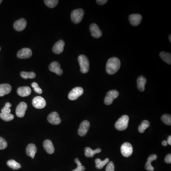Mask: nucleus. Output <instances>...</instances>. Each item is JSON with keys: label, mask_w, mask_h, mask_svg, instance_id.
<instances>
[{"label": "nucleus", "mask_w": 171, "mask_h": 171, "mask_svg": "<svg viewBox=\"0 0 171 171\" xmlns=\"http://www.w3.org/2000/svg\"><path fill=\"white\" fill-rule=\"evenodd\" d=\"M121 66L120 60L116 57L110 58L106 64V72L110 75H113L117 72Z\"/></svg>", "instance_id": "nucleus-1"}, {"label": "nucleus", "mask_w": 171, "mask_h": 171, "mask_svg": "<svg viewBox=\"0 0 171 171\" xmlns=\"http://www.w3.org/2000/svg\"><path fill=\"white\" fill-rule=\"evenodd\" d=\"M129 117L127 115H124L118 119L115 124V127L119 131H124L127 129L128 125Z\"/></svg>", "instance_id": "nucleus-2"}, {"label": "nucleus", "mask_w": 171, "mask_h": 171, "mask_svg": "<svg viewBox=\"0 0 171 171\" xmlns=\"http://www.w3.org/2000/svg\"><path fill=\"white\" fill-rule=\"evenodd\" d=\"M79 62L80 65V71L82 73H87L89 69V62L88 58L84 55H81L78 57Z\"/></svg>", "instance_id": "nucleus-3"}, {"label": "nucleus", "mask_w": 171, "mask_h": 171, "mask_svg": "<svg viewBox=\"0 0 171 171\" xmlns=\"http://www.w3.org/2000/svg\"><path fill=\"white\" fill-rule=\"evenodd\" d=\"M84 12L82 9H76L72 11L71 14L72 21L75 23H79L82 20Z\"/></svg>", "instance_id": "nucleus-4"}, {"label": "nucleus", "mask_w": 171, "mask_h": 171, "mask_svg": "<svg viewBox=\"0 0 171 171\" xmlns=\"http://www.w3.org/2000/svg\"><path fill=\"white\" fill-rule=\"evenodd\" d=\"M119 96V92L116 90H111L106 94L104 103L106 105H110L113 102L115 99H117Z\"/></svg>", "instance_id": "nucleus-5"}, {"label": "nucleus", "mask_w": 171, "mask_h": 171, "mask_svg": "<svg viewBox=\"0 0 171 171\" xmlns=\"http://www.w3.org/2000/svg\"><path fill=\"white\" fill-rule=\"evenodd\" d=\"M84 90L81 87L74 88L68 94V98L71 100H75L83 94Z\"/></svg>", "instance_id": "nucleus-6"}, {"label": "nucleus", "mask_w": 171, "mask_h": 171, "mask_svg": "<svg viewBox=\"0 0 171 171\" xmlns=\"http://www.w3.org/2000/svg\"><path fill=\"white\" fill-rule=\"evenodd\" d=\"M133 147L130 143L128 142L124 143L121 147V152L122 155L126 157L131 156L133 153Z\"/></svg>", "instance_id": "nucleus-7"}, {"label": "nucleus", "mask_w": 171, "mask_h": 171, "mask_svg": "<svg viewBox=\"0 0 171 171\" xmlns=\"http://www.w3.org/2000/svg\"><path fill=\"white\" fill-rule=\"evenodd\" d=\"M33 105L34 107L37 109H42L46 106V103L44 99L41 96H36L33 100Z\"/></svg>", "instance_id": "nucleus-8"}, {"label": "nucleus", "mask_w": 171, "mask_h": 171, "mask_svg": "<svg viewBox=\"0 0 171 171\" xmlns=\"http://www.w3.org/2000/svg\"><path fill=\"white\" fill-rule=\"evenodd\" d=\"M90 127V123L87 120H84L80 124L78 130V134L81 137H84L87 134Z\"/></svg>", "instance_id": "nucleus-9"}, {"label": "nucleus", "mask_w": 171, "mask_h": 171, "mask_svg": "<svg viewBox=\"0 0 171 171\" xmlns=\"http://www.w3.org/2000/svg\"><path fill=\"white\" fill-rule=\"evenodd\" d=\"M48 121L52 125H59L61 123V119L59 114L56 112H53L48 116L47 117Z\"/></svg>", "instance_id": "nucleus-10"}, {"label": "nucleus", "mask_w": 171, "mask_h": 171, "mask_svg": "<svg viewBox=\"0 0 171 171\" xmlns=\"http://www.w3.org/2000/svg\"><path fill=\"white\" fill-rule=\"evenodd\" d=\"M27 104L25 102H22L19 104L16 109V114L19 117H23L25 115V112L27 110Z\"/></svg>", "instance_id": "nucleus-11"}, {"label": "nucleus", "mask_w": 171, "mask_h": 171, "mask_svg": "<svg viewBox=\"0 0 171 171\" xmlns=\"http://www.w3.org/2000/svg\"><path fill=\"white\" fill-rule=\"evenodd\" d=\"M32 50L29 48H23L18 52L17 57L22 59H28L32 56Z\"/></svg>", "instance_id": "nucleus-12"}, {"label": "nucleus", "mask_w": 171, "mask_h": 171, "mask_svg": "<svg viewBox=\"0 0 171 171\" xmlns=\"http://www.w3.org/2000/svg\"><path fill=\"white\" fill-rule=\"evenodd\" d=\"M89 30L92 37L95 38H99L102 36V32L99 28V26L95 23H92L91 24Z\"/></svg>", "instance_id": "nucleus-13"}, {"label": "nucleus", "mask_w": 171, "mask_h": 171, "mask_svg": "<svg viewBox=\"0 0 171 171\" xmlns=\"http://www.w3.org/2000/svg\"><path fill=\"white\" fill-rule=\"evenodd\" d=\"M49 69L51 72H53L58 75L61 76L63 74V71L61 69L60 63L57 61H54L49 66Z\"/></svg>", "instance_id": "nucleus-14"}, {"label": "nucleus", "mask_w": 171, "mask_h": 171, "mask_svg": "<svg viewBox=\"0 0 171 171\" xmlns=\"http://www.w3.org/2000/svg\"><path fill=\"white\" fill-rule=\"evenodd\" d=\"M142 17L140 14H133L129 16V20L130 23L133 26H138L141 23Z\"/></svg>", "instance_id": "nucleus-15"}, {"label": "nucleus", "mask_w": 171, "mask_h": 171, "mask_svg": "<svg viewBox=\"0 0 171 171\" xmlns=\"http://www.w3.org/2000/svg\"><path fill=\"white\" fill-rule=\"evenodd\" d=\"M27 25V22L24 19H21L14 23L13 27L15 30L21 32L24 30Z\"/></svg>", "instance_id": "nucleus-16"}, {"label": "nucleus", "mask_w": 171, "mask_h": 171, "mask_svg": "<svg viewBox=\"0 0 171 171\" xmlns=\"http://www.w3.org/2000/svg\"><path fill=\"white\" fill-rule=\"evenodd\" d=\"M64 46H65L64 41L63 40H59L55 44L52 49V51L55 54H61L63 51Z\"/></svg>", "instance_id": "nucleus-17"}, {"label": "nucleus", "mask_w": 171, "mask_h": 171, "mask_svg": "<svg viewBox=\"0 0 171 171\" xmlns=\"http://www.w3.org/2000/svg\"><path fill=\"white\" fill-rule=\"evenodd\" d=\"M44 148L45 150L47 153L49 154H52L55 151L54 146L53 144L50 140H46L44 141Z\"/></svg>", "instance_id": "nucleus-18"}, {"label": "nucleus", "mask_w": 171, "mask_h": 171, "mask_svg": "<svg viewBox=\"0 0 171 171\" xmlns=\"http://www.w3.org/2000/svg\"><path fill=\"white\" fill-rule=\"evenodd\" d=\"M18 94L22 97H25L28 96L31 94L32 90L30 87H20L18 89Z\"/></svg>", "instance_id": "nucleus-19"}, {"label": "nucleus", "mask_w": 171, "mask_h": 171, "mask_svg": "<svg viewBox=\"0 0 171 171\" xmlns=\"http://www.w3.org/2000/svg\"><path fill=\"white\" fill-rule=\"evenodd\" d=\"M37 152V147L33 144H30L28 145L26 148L27 155L32 158H34L35 155Z\"/></svg>", "instance_id": "nucleus-20"}, {"label": "nucleus", "mask_w": 171, "mask_h": 171, "mask_svg": "<svg viewBox=\"0 0 171 171\" xmlns=\"http://www.w3.org/2000/svg\"><path fill=\"white\" fill-rule=\"evenodd\" d=\"M12 90L11 85L8 84H2L0 85V96H3L8 94Z\"/></svg>", "instance_id": "nucleus-21"}, {"label": "nucleus", "mask_w": 171, "mask_h": 171, "mask_svg": "<svg viewBox=\"0 0 171 171\" xmlns=\"http://www.w3.org/2000/svg\"><path fill=\"white\" fill-rule=\"evenodd\" d=\"M157 156L156 155H152L150 156H149L147 159V162H146L145 165V168L147 171H153L154 170V168L152 166L151 163L153 161H155L157 159Z\"/></svg>", "instance_id": "nucleus-22"}, {"label": "nucleus", "mask_w": 171, "mask_h": 171, "mask_svg": "<svg viewBox=\"0 0 171 171\" xmlns=\"http://www.w3.org/2000/svg\"><path fill=\"white\" fill-rule=\"evenodd\" d=\"M138 88L140 91H144L145 89V85L146 83V79L144 76H140L137 80Z\"/></svg>", "instance_id": "nucleus-23"}, {"label": "nucleus", "mask_w": 171, "mask_h": 171, "mask_svg": "<svg viewBox=\"0 0 171 171\" xmlns=\"http://www.w3.org/2000/svg\"><path fill=\"white\" fill-rule=\"evenodd\" d=\"M85 155L87 157H93L96 154H99L101 152L100 148H97L95 150H92L89 147H86L85 149Z\"/></svg>", "instance_id": "nucleus-24"}, {"label": "nucleus", "mask_w": 171, "mask_h": 171, "mask_svg": "<svg viewBox=\"0 0 171 171\" xmlns=\"http://www.w3.org/2000/svg\"><path fill=\"white\" fill-rule=\"evenodd\" d=\"M110 160L108 158H106L105 160L102 161L99 158L95 160L96 167L98 169H101L103 168V167L105 166L106 164H108Z\"/></svg>", "instance_id": "nucleus-25"}, {"label": "nucleus", "mask_w": 171, "mask_h": 171, "mask_svg": "<svg viewBox=\"0 0 171 171\" xmlns=\"http://www.w3.org/2000/svg\"><path fill=\"white\" fill-rule=\"evenodd\" d=\"M160 56L167 64H171V55L170 53L162 51L160 53Z\"/></svg>", "instance_id": "nucleus-26"}, {"label": "nucleus", "mask_w": 171, "mask_h": 171, "mask_svg": "<svg viewBox=\"0 0 171 171\" xmlns=\"http://www.w3.org/2000/svg\"><path fill=\"white\" fill-rule=\"evenodd\" d=\"M7 165L9 167L13 170H18L21 168V166L14 160H10L7 162Z\"/></svg>", "instance_id": "nucleus-27"}, {"label": "nucleus", "mask_w": 171, "mask_h": 171, "mask_svg": "<svg viewBox=\"0 0 171 171\" xmlns=\"http://www.w3.org/2000/svg\"><path fill=\"white\" fill-rule=\"evenodd\" d=\"M149 122L147 120H144L142 123L141 125H140L138 127V131L140 133H144L145 130L147 129V128H148L150 127Z\"/></svg>", "instance_id": "nucleus-28"}, {"label": "nucleus", "mask_w": 171, "mask_h": 171, "mask_svg": "<svg viewBox=\"0 0 171 171\" xmlns=\"http://www.w3.org/2000/svg\"><path fill=\"white\" fill-rule=\"evenodd\" d=\"M21 77L24 79H33L36 77V74L35 73L33 72H23L20 74Z\"/></svg>", "instance_id": "nucleus-29"}, {"label": "nucleus", "mask_w": 171, "mask_h": 171, "mask_svg": "<svg viewBox=\"0 0 171 171\" xmlns=\"http://www.w3.org/2000/svg\"><path fill=\"white\" fill-rule=\"evenodd\" d=\"M0 117L5 121H10L11 120H13L14 118V115L11 114V113H0Z\"/></svg>", "instance_id": "nucleus-30"}, {"label": "nucleus", "mask_w": 171, "mask_h": 171, "mask_svg": "<svg viewBox=\"0 0 171 171\" xmlns=\"http://www.w3.org/2000/svg\"><path fill=\"white\" fill-rule=\"evenodd\" d=\"M161 120L162 122L166 125L171 126V116L170 115L165 114L162 117Z\"/></svg>", "instance_id": "nucleus-31"}, {"label": "nucleus", "mask_w": 171, "mask_h": 171, "mask_svg": "<svg viewBox=\"0 0 171 171\" xmlns=\"http://www.w3.org/2000/svg\"><path fill=\"white\" fill-rule=\"evenodd\" d=\"M44 2L46 6L51 8L55 7L59 2L58 0H45Z\"/></svg>", "instance_id": "nucleus-32"}, {"label": "nucleus", "mask_w": 171, "mask_h": 171, "mask_svg": "<svg viewBox=\"0 0 171 171\" xmlns=\"http://www.w3.org/2000/svg\"><path fill=\"white\" fill-rule=\"evenodd\" d=\"M75 162L77 165V167L76 169L73 170L72 171H84L85 168L84 166L81 164V162L79 161L78 158H76L75 159Z\"/></svg>", "instance_id": "nucleus-33"}, {"label": "nucleus", "mask_w": 171, "mask_h": 171, "mask_svg": "<svg viewBox=\"0 0 171 171\" xmlns=\"http://www.w3.org/2000/svg\"><path fill=\"white\" fill-rule=\"evenodd\" d=\"M32 87L34 89V90L36 93H38V94H41L42 93V90L40 88L39 86L38 85V84L36 82H33L32 83Z\"/></svg>", "instance_id": "nucleus-34"}, {"label": "nucleus", "mask_w": 171, "mask_h": 171, "mask_svg": "<svg viewBox=\"0 0 171 171\" xmlns=\"http://www.w3.org/2000/svg\"><path fill=\"white\" fill-rule=\"evenodd\" d=\"M7 146V143L3 138L0 137V150L5 149Z\"/></svg>", "instance_id": "nucleus-35"}, {"label": "nucleus", "mask_w": 171, "mask_h": 171, "mask_svg": "<svg viewBox=\"0 0 171 171\" xmlns=\"http://www.w3.org/2000/svg\"><path fill=\"white\" fill-rule=\"evenodd\" d=\"M106 171H115V166L113 162H109L106 168Z\"/></svg>", "instance_id": "nucleus-36"}, {"label": "nucleus", "mask_w": 171, "mask_h": 171, "mask_svg": "<svg viewBox=\"0 0 171 171\" xmlns=\"http://www.w3.org/2000/svg\"><path fill=\"white\" fill-rule=\"evenodd\" d=\"M165 162L167 164H171V154H168L165 157Z\"/></svg>", "instance_id": "nucleus-37"}, {"label": "nucleus", "mask_w": 171, "mask_h": 171, "mask_svg": "<svg viewBox=\"0 0 171 171\" xmlns=\"http://www.w3.org/2000/svg\"><path fill=\"white\" fill-rule=\"evenodd\" d=\"M2 113H10L11 112V109L10 108H8V107H5L2 108L1 110Z\"/></svg>", "instance_id": "nucleus-38"}, {"label": "nucleus", "mask_w": 171, "mask_h": 171, "mask_svg": "<svg viewBox=\"0 0 171 171\" xmlns=\"http://www.w3.org/2000/svg\"><path fill=\"white\" fill-rule=\"evenodd\" d=\"M96 2L99 5H105L107 2V0H98Z\"/></svg>", "instance_id": "nucleus-39"}, {"label": "nucleus", "mask_w": 171, "mask_h": 171, "mask_svg": "<svg viewBox=\"0 0 171 171\" xmlns=\"http://www.w3.org/2000/svg\"><path fill=\"white\" fill-rule=\"evenodd\" d=\"M167 143H168V144H169V145H171V136L170 135L169 137L168 138V139H167Z\"/></svg>", "instance_id": "nucleus-40"}, {"label": "nucleus", "mask_w": 171, "mask_h": 171, "mask_svg": "<svg viewBox=\"0 0 171 171\" xmlns=\"http://www.w3.org/2000/svg\"><path fill=\"white\" fill-rule=\"evenodd\" d=\"M5 106L8 107V108H10L12 106V104L11 103H9V102H7V103H6Z\"/></svg>", "instance_id": "nucleus-41"}, {"label": "nucleus", "mask_w": 171, "mask_h": 171, "mask_svg": "<svg viewBox=\"0 0 171 171\" xmlns=\"http://www.w3.org/2000/svg\"><path fill=\"white\" fill-rule=\"evenodd\" d=\"M162 145L164 146H166L167 145H168V143H167V141H166V140H165V141H162Z\"/></svg>", "instance_id": "nucleus-42"}, {"label": "nucleus", "mask_w": 171, "mask_h": 171, "mask_svg": "<svg viewBox=\"0 0 171 171\" xmlns=\"http://www.w3.org/2000/svg\"><path fill=\"white\" fill-rule=\"evenodd\" d=\"M169 40H170V42H171V34H170V35H169Z\"/></svg>", "instance_id": "nucleus-43"}, {"label": "nucleus", "mask_w": 171, "mask_h": 171, "mask_svg": "<svg viewBox=\"0 0 171 171\" xmlns=\"http://www.w3.org/2000/svg\"><path fill=\"white\" fill-rule=\"evenodd\" d=\"M2 0H0V4H1V3H2Z\"/></svg>", "instance_id": "nucleus-44"}, {"label": "nucleus", "mask_w": 171, "mask_h": 171, "mask_svg": "<svg viewBox=\"0 0 171 171\" xmlns=\"http://www.w3.org/2000/svg\"><path fill=\"white\" fill-rule=\"evenodd\" d=\"M0 51H1V48H0Z\"/></svg>", "instance_id": "nucleus-45"}]
</instances>
